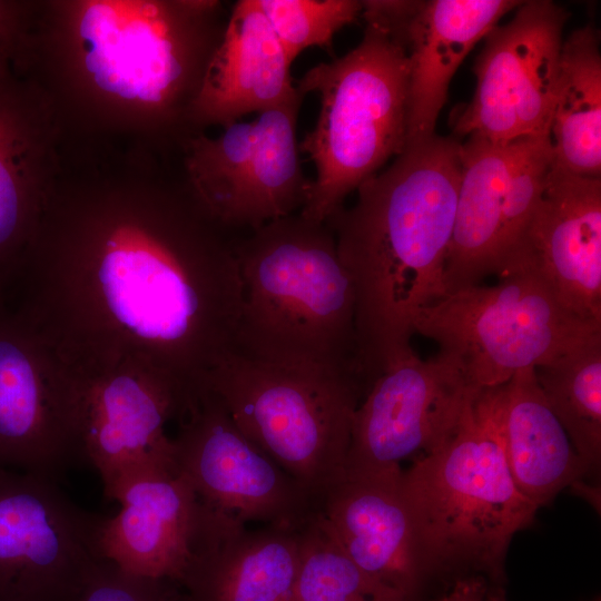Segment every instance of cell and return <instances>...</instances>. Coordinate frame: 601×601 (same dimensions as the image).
<instances>
[{
  "instance_id": "1",
  "label": "cell",
  "mask_w": 601,
  "mask_h": 601,
  "mask_svg": "<svg viewBox=\"0 0 601 601\" xmlns=\"http://www.w3.org/2000/svg\"><path fill=\"white\" fill-rule=\"evenodd\" d=\"M17 312L70 367L141 357L190 390L233 349L235 239L187 183L51 196Z\"/></svg>"
},
{
  "instance_id": "2",
  "label": "cell",
  "mask_w": 601,
  "mask_h": 601,
  "mask_svg": "<svg viewBox=\"0 0 601 601\" xmlns=\"http://www.w3.org/2000/svg\"><path fill=\"white\" fill-rule=\"evenodd\" d=\"M461 142L405 146L326 224L355 290L356 366L367 392L413 352L420 315L446 295L445 265L461 176Z\"/></svg>"
},
{
  "instance_id": "3",
  "label": "cell",
  "mask_w": 601,
  "mask_h": 601,
  "mask_svg": "<svg viewBox=\"0 0 601 601\" xmlns=\"http://www.w3.org/2000/svg\"><path fill=\"white\" fill-rule=\"evenodd\" d=\"M242 305L233 349L298 368L353 376L355 290L333 230L299 213L235 239ZM365 393V390H364Z\"/></svg>"
},
{
  "instance_id": "4",
  "label": "cell",
  "mask_w": 601,
  "mask_h": 601,
  "mask_svg": "<svg viewBox=\"0 0 601 601\" xmlns=\"http://www.w3.org/2000/svg\"><path fill=\"white\" fill-rule=\"evenodd\" d=\"M504 385L476 390L447 441L402 470L401 494L430 579L476 574L499 585L512 538L535 518L506 464Z\"/></svg>"
},
{
  "instance_id": "5",
  "label": "cell",
  "mask_w": 601,
  "mask_h": 601,
  "mask_svg": "<svg viewBox=\"0 0 601 601\" xmlns=\"http://www.w3.org/2000/svg\"><path fill=\"white\" fill-rule=\"evenodd\" d=\"M219 1H86L72 23L77 62L93 91L140 109L183 148L198 135L194 104L224 36Z\"/></svg>"
},
{
  "instance_id": "6",
  "label": "cell",
  "mask_w": 601,
  "mask_h": 601,
  "mask_svg": "<svg viewBox=\"0 0 601 601\" xmlns=\"http://www.w3.org/2000/svg\"><path fill=\"white\" fill-rule=\"evenodd\" d=\"M359 43L308 69L295 85L319 96L314 128L298 145L315 166L299 214L326 223L406 141L408 59L401 28L380 0L363 1Z\"/></svg>"
},
{
  "instance_id": "7",
  "label": "cell",
  "mask_w": 601,
  "mask_h": 601,
  "mask_svg": "<svg viewBox=\"0 0 601 601\" xmlns=\"http://www.w3.org/2000/svg\"><path fill=\"white\" fill-rule=\"evenodd\" d=\"M254 444L318 503L344 476L353 416L364 390L353 376L285 366L228 352L205 375Z\"/></svg>"
},
{
  "instance_id": "8",
  "label": "cell",
  "mask_w": 601,
  "mask_h": 601,
  "mask_svg": "<svg viewBox=\"0 0 601 601\" xmlns=\"http://www.w3.org/2000/svg\"><path fill=\"white\" fill-rule=\"evenodd\" d=\"M499 277L491 286L447 293L415 324V333L437 343L472 387L504 385L601 335V324L564 308L532 267L510 265Z\"/></svg>"
},
{
  "instance_id": "9",
  "label": "cell",
  "mask_w": 601,
  "mask_h": 601,
  "mask_svg": "<svg viewBox=\"0 0 601 601\" xmlns=\"http://www.w3.org/2000/svg\"><path fill=\"white\" fill-rule=\"evenodd\" d=\"M69 368L82 459L99 473L107 497L134 476L178 473L166 425L196 391L141 357Z\"/></svg>"
},
{
  "instance_id": "10",
  "label": "cell",
  "mask_w": 601,
  "mask_h": 601,
  "mask_svg": "<svg viewBox=\"0 0 601 601\" xmlns=\"http://www.w3.org/2000/svg\"><path fill=\"white\" fill-rule=\"evenodd\" d=\"M461 176L445 265L446 294L499 275L541 198L552 165L549 135L461 144Z\"/></svg>"
},
{
  "instance_id": "11",
  "label": "cell",
  "mask_w": 601,
  "mask_h": 601,
  "mask_svg": "<svg viewBox=\"0 0 601 601\" xmlns=\"http://www.w3.org/2000/svg\"><path fill=\"white\" fill-rule=\"evenodd\" d=\"M566 19L552 1H522L485 36L474 95L451 119L455 135L492 142L549 135Z\"/></svg>"
},
{
  "instance_id": "12",
  "label": "cell",
  "mask_w": 601,
  "mask_h": 601,
  "mask_svg": "<svg viewBox=\"0 0 601 601\" xmlns=\"http://www.w3.org/2000/svg\"><path fill=\"white\" fill-rule=\"evenodd\" d=\"M175 462L199 500L244 524L300 530L317 501L238 428L223 402L201 387L178 418Z\"/></svg>"
},
{
  "instance_id": "13",
  "label": "cell",
  "mask_w": 601,
  "mask_h": 601,
  "mask_svg": "<svg viewBox=\"0 0 601 601\" xmlns=\"http://www.w3.org/2000/svg\"><path fill=\"white\" fill-rule=\"evenodd\" d=\"M97 520L57 481L0 466V601H78L101 559Z\"/></svg>"
},
{
  "instance_id": "14",
  "label": "cell",
  "mask_w": 601,
  "mask_h": 601,
  "mask_svg": "<svg viewBox=\"0 0 601 601\" xmlns=\"http://www.w3.org/2000/svg\"><path fill=\"white\" fill-rule=\"evenodd\" d=\"M81 462L69 366L18 313L0 309V466L58 482Z\"/></svg>"
},
{
  "instance_id": "15",
  "label": "cell",
  "mask_w": 601,
  "mask_h": 601,
  "mask_svg": "<svg viewBox=\"0 0 601 601\" xmlns=\"http://www.w3.org/2000/svg\"><path fill=\"white\" fill-rule=\"evenodd\" d=\"M476 390L441 353L422 359L413 351L400 358L356 407L344 476L392 471L402 460L435 452L454 432Z\"/></svg>"
},
{
  "instance_id": "16",
  "label": "cell",
  "mask_w": 601,
  "mask_h": 601,
  "mask_svg": "<svg viewBox=\"0 0 601 601\" xmlns=\"http://www.w3.org/2000/svg\"><path fill=\"white\" fill-rule=\"evenodd\" d=\"M118 513L98 518L99 558L135 575L179 589L217 511L204 504L181 473H150L120 483L108 496Z\"/></svg>"
},
{
  "instance_id": "17",
  "label": "cell",
  "mask_w": 601,
  "mask_h": 601,
  "mask_svg": "<svg viewBox=\"0 0 601 601\" xmlns=\"http://www.w3.org/2000/svg\"><path fill=\"white\" fill-rule=\"evenodd\" d=\"M513 264L532 267L569 312L601 324V178L551 165L541 198L502 270Z\"/></svg>"
},
{
  "instance_id": "18",
  "label": "cell",
  "mask_w": 601,
  "mask_h": 601,
  "mask_svg": "<svg viewBox=\"0 0 601 601\" xmlns=\"http://www.w3.org/2000/svg\"><path fill=\"white\" fill-rule=\"evenodd\" d=\"M401 473L402 467L345 475L319 499L317 514L361 570L405 601H418L430 578L401 494Z\"/></svg>"
},
{
  "instance_id": "19",
  "label": "cell",
  "mask_w": 601,
  "mask_h": 601,
  "mask_svg": "<svg viewBox=\"0 0 601 601\" xmlns=\"http://www.w3.org/2000/svg\"><path fill=\"white\" fill-rule=\"evenodd\" d=\"M515 0L396 1L408 59L405 146L435 136L450 82L477 42L518 8Z\"/></svg>"
},
{
  "instance_id": "20",
  "label": "cell",
  "mask_w": 601,
  "mask_h": 601,
  "mask_svg": "<svg viewBox=\"0 0 601 601\" xmlns=\"http://www.w3.org/2000/svg\"><path fill=\"white\" fill-rule=\"evenodd\" d=\"M290 68L258 0L237 1L194 104V128H224L247 114L303 101Z\"/></svg>"
},
{
  "instance_id": "21",
  "label": "cell",
  "mask_w": 601,
  "mask_h": 601,
  "mask_svg": "<svg viewBox=\"0 0 601 601\" xmlns=\"http://www.w3.org/2000/svg\"><path fill=\"white\" fill-rule=\"evenodd\" d=\"M299 530H256L218 513L177 601H294Z\"/></svg>"
},
{
  "instance_id": "22",
  "label": "cell",
  "mask_w": 601,
  "mask_h": 601,
  "mask_svg": "<svg viewBox=\"0 0 601 601\" xmlns=\"http://www.w3.org/2000/svg\"><path fill=\"white\" fill-rule=\"evenodd\" d=\"M42 108L30 85L0 68V293L18 273L51 197Z\"/></svg>"
},
{
  "instance_id": "23",
  "label": "cell",
  "mask_w": 601,
  "mask_h": 601,
  "mask_svg": "<svg viewBox=\"0 0 601 601\" xmlns=\"http://www.w3.org/2000/svg\"><path fill=\"white\" fill-rule=\"evenodd\" d=\"M502 436L506 464L518 490L538 509L568 486H581L584 465L551 411L534 368L505 385Z\"/></svg>"
},
{
  "instance_id": "24",
  "label": "cell",
  "mask_w": 601,
  "mask_h": 601,
  "mask_svg": "<svg viewBox=\"0 0 601 601\" xmlns=\"http://www.w3.org/2000/svg\"><path fill=\"white\" fill-rule=\"evenodd\" d=\"M549 137L554 168L601 178V55L592 24L563 40Z\"/></svg>"
},
{
  "instance_id": "25",
  "label": "cell",
  "mask_w": 601,
  "mask_h": 601,
  "mask_svg": "<svg viewBox=\"0 0 601 601\" xmlns=\"http://www.w3.org/2000/svg\"><path fill=\"white\" fill-rule=\"evenodd\" d=\"M303 101L258 114V137L228 229L248 231L272 220L299 213L311 180L302 168L296 122Z\"/></svg>"
},
{
  "instance_id": "26",
  "label": "cell",
  "mask_w": 601,
  "mask_h": 601,
  "mask_svg": "<svg viewBox=\"0 0 601 601\" xmlns=\"http://www.w3.org/2000/svg\"><path fill=\"white\" fill-rule=\"evenodd\" d=\"M534 371L587 476H595L601 464V335Z\"/></svg>"
},
{
  "instance_id": "27",
  "label": "cell",
  "mask_w": 601,
  "mask_h": 601,
  "mask_svg": "<svg viewBox=\"0 0 601 601\" xmlns=\"http://www.w3.org/2000/svg\"><path fill=\"white\" fill-rule=\"evenodd\" d=\"M294 601H405L361 570L323 525L317 511L299 530Z\"/></svg>"
},
{
  "instance_id": "28",
  "label": "cell",
  "mask_w": 601,
  "mask_h": 601,
  "mask_svg": "<svg viewBox=\"0 0 601 601\" xmlns=\"http://www.w3.org/2000/svg\"><path fill=\"white\" fill-rule=\"evenodd\" d=\"M288 60L311 47L329 49L334 35L362 14L358 0H258Z\"/></svg>"
},
{
  "instance_id": "29",
  "label": "cell",
  "mask_w": 601,
  "mask_h": 601,
  "mask_svg": "<svg viewBox=\"0 0 601 601\" xmlns=\"http://www.w3.org/2000/svg\"><path fill=\"white\" fill-rule=\"evenodd\" d=\"M179 593L174 583L135 575L99 559L78 601H177Z\"/></svg>"
},
{
  "instance_id": "30",
  "label": "cell",
  "mask_w": 601,
  "mask_h": 601,
  "mask_svg": "<svg viewBox=\"0 0 601 601\" xmlns=\"http://www.w3.org/2000/svg\"><path fill=\"white\" fill-rule=\"evenodd\" d=\"M28 27V10L23 2L0 1V68L17 61Z\"/></svg>"
},
{
  "instance_id": "31",
  "label": "cell",
  "mask_w": 601,
  "mask_h": 601,
  "mask_svg": "<svg viewBox=\"0 0 601 601\" xmlns=\"http://www.w3.org/2000/svg\"><path fill=\"white\" fill-rule=\"evenodd\" d=\"M490 587V581L482 575L459 577L450 591L427 601H486Z\"/></svg>"
},
{
  "instance_id": "32",
  "label": "cell",
  "mask_w": 601,
  "mask_h": 601,
  "mask_svg": "<svg viewBox=\"0 0 601 601\" xmlns=\"http://www.w3.org/2000/svg\"><path fill=\"white\" fill-rule=\"evenodd\" d=\"M486 601H506L505 591L497 584L490 587ZM592 601H600V598H597Z\"/></svg>"
}]
</instances>
